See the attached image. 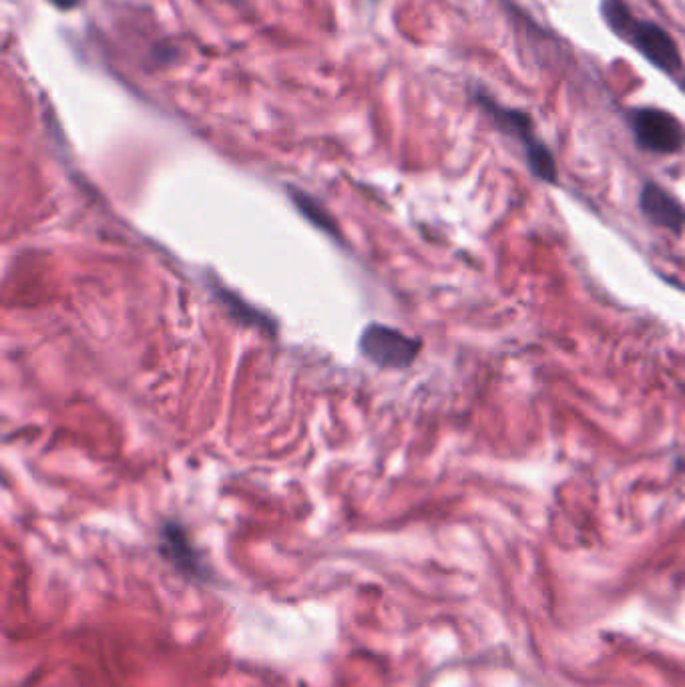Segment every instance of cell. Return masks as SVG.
<instances>
[{
	"label": "cell",
	"mask_w": 685,
	"mask_h": 687,
	"mask_svg": "<svg viewBox=\"0 0 685 687\" xmlns=\"http://www.w3.org/2000/svg\"><path fill=\"white\" fill-rule=\"evenodd\" d=\"M603 19L607 25L627 39L635 51L643 59H647L653 67L665 71V73H675L681 67V55L675 45V41L655 23L647 21H637L629 9L621 3V0H605L603 3Z\"/></svg>",
	"instance_id": "cell-1"
},
{
	"label": "cell",
	"mask_w": 685,
	"mask_h": 687,
	"mask_svg": "<svg viewBox=\"0 0 685 687\" xmlns=\"http://www.w3.org/2000/svg\"><path fill=\"white\" fill-rule=\"evenodd\" d=\"M631 129L635 143L655 155H673L685 145L681 123L661 109H637L631 113Z\"/></svg>",
	"instance_id": "cell-2"
},
{
	"label": "cell",
	"mask_w": 685,
	"mask_h": 687,
	"mask_svg": "<svg viewBox=\"0 0 685 687\" xmlns=\"http://www.w3.org/2000/svg\"><path fill=\"white\" fill-rule=\"evenodd\" d=\"M360 352L376 366L406 368L416 360L420 342L396 328L372 324L360 336Z\"/></svg>",
	"instance_id": "cell-3"
},
{
	"label": "cell",
	"mask_w": 685,
	"mask_h": 687,
	"mask_svg": "<svg viewBox=\"0 0 685 687\" xmlns=\"http://www.w3.org/2000/svg\"><path fill=\"white\" fill-rule=\"evenodd\" d=\"M639 207L643 215L657 227L667 229V232L681 234L685 227V209L677 203L673 195H669L657 183H645L639 195Z\"/></svg>",
	"instance_id": "cell-4"
},
{
	"label": "cell",
	"mask_w": 685,
	"mask_h": 687,
	"mask_svg": "<svg viewBox=\"0 0 685 687\" xmlns=\"http://www.w3.org/2000/svg\"><path fill=\"white\" fill-rule=\"evenodd\" d=\"M483 107L489 111V115L495 119V123L509 135L517 137L523 145H525V153L529 149H533L535 145H539L541 141L535 139L533 135V123L531 117L525 111H517V109H503L499 105H495L489 99H481Z\"/></svg>",
	"instance_id": "cell-5"
},
{
	"label": "cell",
	"mask_w": 685,
	"mask_h": 687,
	"mask_svg": "<svg viewBox=\"0 0 685 687\" xmlns=\"http://www.w3.org/2000/svg\"><path fill=\"white\" fill-rule=\"evenodd\" d=\"M161 541H163V551L165 555L183 571L189 573H199L201 571V563L195 555V549L191 547L187 535L183 533V529L175 523H167L161 529Z\"/></svg>",
	"instance_id": "cell-6"
},
{
	"label": "cell",
	"mask_w": 685,
	"mask_h": 687,
	"mask_svg": "<svg viewBox=\"0 0 685 687\" xmlns=\"http://www.w3.org/2000/svg\"><path fill=\"white\" fill-rule=\"evenodd\" d=\"M290 193H292V197H294L296 207H298L312 223H316L318 227H322L324 232H328V234H334V232H336V223L330 219V215L324 211V207H320L310 195L300 193V191H296V189H292Z\"/></svg>",
	"instance_id": "cell-7"
}]
</instances>
